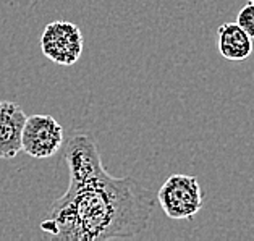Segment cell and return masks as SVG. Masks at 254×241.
<instances>
[{"label":"cell","instance_id":"cell-1","mask_svg":"<svg viewBox=\"0 0 254 241\" xmlns=\"http://www.w3.org/2000/svg\"><path fill=\"white\" fill-rule=\"evenodd\" d=\"M65 159L70 184L41 222L42 232L64 241H105L146 230L156 207L152 191L131 177L110 175L88 134L71 136Z\"/></svg>","mask_w":254,"mask_h":241},{"label":"cell","instance_id":"cell-2","mask_svg":"<svg viewBox=\"0 0 254 241\" xmlns=\"http://www.w3.org/2000/svg\"><path fill=\"white\" fill-rule=\"evenodd\" d=\"M156 201L169 219L191 220L202 209V189L193 175H172L156 194Z\"/></svg>","mask_w":254,"mask_h":241},{"label":"cell","instance_id":"cell-3","mask_svg":"<svg viewBox=\"0 0 254 241\" xmlns=\"http://www.w3.org/2000/svg\"><path fill=\"white\" fill-rule=\"evenodd\" d=\"M84 39L75 23L52 21L44 28L41 36L42 54L57 65H75L83 54Z\"/></svg>","mask_w":254,"mask_h":241},{"label":"cell","instance_id":"cell-4","mask_svg":"<svg viewBox=\"0 0 254 241\" xmlns=\"http://www.w3.org/2000/svg\"><path fill=\"white\" fill-rule=\"evenodd\" d=\"M64 143V126L52 115L26 117L21 133V151L34 159L55 156Z\"/></svg>","mask_w":254,"mask_h":241},{"label":"cell","instance_id":"cell-5","mask_svg":"<svg viewBox=\"0 0 254 241\" xmlns=\"http://www.w3.org/2000/svg\"><path fill=\"white\" fill-rule=\"evenodd\" d=\"M26 114L16 102L0 101V159H13L21 151Z\"/></svg>","mask_w":254,"mask_h":241},{"label":"cell","instance_id":"cell-6","mask_svg":"<svg viewBox=\"0 0 254 241\" xmlns=\"http://www.w3.org/2000/svg\"><path fill=\"white\" fill-rule=\"evenodd\" d=\"M217 49L225 60L243 61L253 54V38H250L237 23H224L217 28Z\"/></svg>","mask_w":254,"mask_h":241},{"label":"cell","instance_id":"cell-7","mask_svg":"<svg viewBox=\"0 0 254 241\" xmlns=\"http://www.w3.org/2000/svg\"><path fill=\"white\" fill-rule=\"evenodd\" d=\"M238 26L245 31V33L254 39V3H246L243 8L238 11L237 21Z\"/></svg>","mask_w":254,"mask_h":241},{"label":"cell","instance_id":"cell-8","mask_svg":"<svg viewBox=\"0 0 254 241\" xmlns=\"http://www.w3.org/2000/svg\"><path fill=\"white\" fill-rule=\"evenodd\" d=\"M250 2H251V3H254V0H250Z\"/></svg>","mask_w":254,"mask_h":241}]
</instances>
